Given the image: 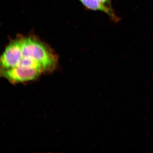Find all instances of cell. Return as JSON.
<instances>
[{
	"label": "cell",
	"instance_id": "6da1fadb",
	"mask_svg": "<svg viewBox=\"0 0 153 153\" xmlns=\"http://www.w3.org/2000/svg\"><path fill=\"white\" fill-rule=\"evenodd\" d=\"M19 39L22 56L32 59L39 63L44 72L53 71L56 68L57 57L48 45L34 37Z\"/></svg>",
	"mask_w": 153,
	"mask_h": 153
},
{
	"label": "cell",
	"instance_id": "7a4b0ae2",
	"mask_svg": "<svg viewBox=\"0 0 153 153\" xmlns=\"http://www.w3.org/2000/svg\"><path fill=\"white\" fill-rule=\"evenodd\" d=\"M1 72L4 77L14 84L35 79L43 73L37 68L22 66L1 70Z\"/></svg>",
	"mask_w": 153,
	"mask_h": 153
},
{
	"label": "cell",
	"instance_id": "3957f363",
	"mask_svg": "<svg viewBox=\"0 0 153 153\" xmlns=\"http://www.w3.org/2000/svg\"><path fill=\"white\" fill-rule=\"evenodd\" d=\"M22 57V49L18 38L9 44L2 55L1 59V70L16 67Z\"/></svg>",
	"mask_w": 153,
	"mask_h": 153
},
{
	"label": "cell",
	"instance_id": "277c9868",
	"mask_svg": "<svg viewBox=\"0 0 153 153\" xmlns=\"http://www.w3.org/2000/svg\"><path fill=\"white\" fill-rule=\"evenodd\" d=\"M86 8L95 11H100L108 15L111 19L115 22L119 21V18L117 16L111 7L105 5L97 0H79Z\"/></svg>",
	"mask_w": 153,
	"mask_h": 153
},
{
	"label": "cell",
	"instance_id": "5b68a950",
	"mask_svg": "<svg viewBox=\"0 0 153 153\" xmlns=\"http://www.w3.org/2000/svg\"><path fill=\"white\" fill-rule=\"evenodd\" d=\"M97 1L100 2L105 5L111 7V0H97Z\"/></svg>",
	"mask_w": 153,
	"mask_h": 153
}]
</instances>
